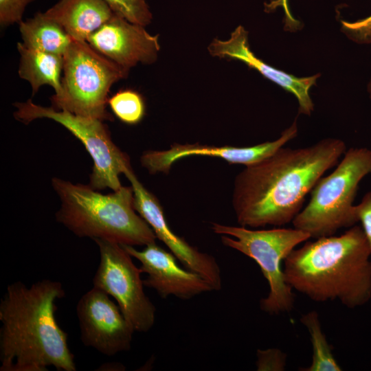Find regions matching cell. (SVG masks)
Wrapping results in <instances>:
<instances>
[{
  "label": "cell",
  "instance_id": "cell-7",
  "mask_svg": "<svg viewBox=\"0 0 371 371\" xmlns=\"http://www.w3.org/2000/svg\"><path fill=\"white\" fill-rule=\"evenodd\" d=\"M61 91L52 98V107L100 120H113L106 110L111 86L126 78L129 70L95 51L86 41L73 38L63 56Z\"/></svg>",
  "mask_w": 371,
  "mask_h": 371
},
{
  "label": "cell",
  "instance_id": "cell-1",
  "mask_svg": "<svg viewBox=\"0 0 371 371\" xmlns=\"http://www.w3.org/2000/svg\"><path fill=\"white\" fill-rule=\"evenodd\" d=\"M346 150L343 140L325 138L305 147L283 146L245 166L234 183L232 206L238 223L257 228L292 223L307 194Z\"/></svg>",
  "mask_w": 371,
  "mask_h": 371
},
{
  "label": "cell",
  "instance_id": "cell-22",
  "mask_svg": "<svg viewBox=\"0 0 371 371\" xmlns=\"http://www.w3.org/2000/svg\"><path fill=\"white\" fill-rule=\"evenodd\" d=\"M286 361V354L278 348L257 350V370L284 371Z\"/></svg>",
  "mask_w": 371,
  "mask_h": 371
},
{
  "label": "cell",
  "instance_id": "cell-16",
  "mask_svg": "<svg viewBox=\"0 0 371 371\" xmlns=\"http://www.w3.org/2000/svg\"><path fill=\"white\" fill-rule=\"evenodd\" d=\"M44 14L75 40L86 41L113 14L104 0H59Z\"/></svg>",
  "mask_w": 371,
  "mask_h": 371
},
{
  "label": "cell",
  "instance_id": "cell-27",
  "mask_svg": "<svg viewBox=\"0 0 371 371\" xmlns=\"http://www.w3.org/2000/svg\"><path fill=\"white\" fill-rule=\"evenodd\" d=\"M368 92L370 93V97L371 98V80H370V82L368 84Z\"/></svg>",
  "mask_w": 371,
  "mask_h": 371
},
{
  "label": "cell",
  "instance_id": "cell-24",
  "mask_svg": "<svg viewBox=\"0 0 371 371\" xmlns=\"http://www.w3.org/2000/svg\"><path fill=\"white\" fill-rule=\"evenodd\" d=\"M342 31L353 41L371 43V16L355 22L341 21Z\"/></svg>",
  "mask_w": 371,
  "mask_h": 371
},
{
  "label": "cell",
  "instance_id": "cell-18",
  "mask_svg": "<svg viewBox=\"0 0 371 371\" xmlns=\"http://www.w3.org/2000/svg\"><path fill=\"white\" fill-rule=\"evenodd\" d=\"M19 25L23 44L43 52L64 56L73 40L60 24L43 12H37Z\"/></svg>",
  "mask_w": 371,
  "mask_h": 371
},
{
  "label": "cell",
  "instance_id": "cell-19",
  "mask_svg": "<svg viewBox=\"0 0 371 371\" xmlns=\"http://www.w3.org/2000/svg\"><path fill=\"white\" fill-rule=\"evenodd\" d=\"M300 322L310 336L312 346V360L309 366L300 368V371H341L342 368L333 354V347L322 330L319 315L315 311L303 314Z\"/></svg>",
  "mask_w": 371,
  "mask_h": 371
},
{
  "label": "cell",
  "instance_id": "cell-14",
  "mask_svg": "<svg viewBox=\"0 0 371 371\" xmlns=\"http://www.w3.org/2000/svg\"><path fill=\"white\" fill-rule=\"evenodd\" d=\"M121 245L141 263V272L148 274L143 280L144 285L155 289L162 298L174 295L183 300L190 299L214 291L205 278L197 273L181 268L177 258L156 243L146 245L142 250L131 245Z\"/></svg>",
  "mask_w": 371,
  "mask_h": 371
},
{
  "label": "cell",
  "instance_id": "cell-4",
  "mask_svg": "<svg viewBox=\"0 0 371 371\" xmlns=\"http://www.w3.org/2000/svg\"><path fill=\"white\" fill-rule=\"evenodd\" d=\"M52 184L61 202L56 220L76 236L131 246L155 243L153 230L134 208L131 186L103 194L89 185L59 178Z\"/></svg>",
  "mask_w": 371,
  "mask_h": 371
},
{
  "label": "cell",
  "instance_id": "cell-25",
  "mask_svg": "<svg viewBox=\"0 0 371 371\" xmlns=\"http://www.w3.org/2000/svg\"><path fill=\"white\" fill-rule=\"evenodd\" d=\"M355 211L371 252V190L365 194L359 203L355 205Z\"/></svg>",
  "mask_w": 371,
  "mask_h": 371
},
{
  "label": "cell",
  "instance_id": "cell-13",
  "mask_svg": "<svg viewBox=\"0 0 371 371\" xmlns=\"http://www.w3.org/2000/svg\"><path fill=\"white\" fill-rule=\"evenodd\" d=\"M297 135V125L295 120L280 136L273 141L266 142L251 146H214L199 144H174L168 150L144 152L140 161L150 174H168L172 165L177 160L193 155L216 157L231 164L248 166L273 154Z\"/></svg>",
  "mask_w": 371,
  "mask_h": 371
},
{
  "label": "cell",
  "instance_id": "cell-6",
  "mask_svg": "<svg viewBox=\"0 0 371 371\" xmlns=\"http://www.w3.org/2000/svg\"><path fill=\"white\" fill-rule=\"evenodd\" d=\"M212 229L221 235L223 244L253 259L267 280L269 291L260 300L262 311L269 315L290 312L294 307L293 289L287 284L282 263L296 246L311 238L297 228L249 229L213 223Z\"/></svg>",
  "mask_w": 371,
  "mask_h": 371
},
{
  "label": "cell",
  "instance_id": "cell-11",
  "mask_svg": "<svg viewBox=\"0 0 371 371\" xmlns=\"http://www.w3.org/2000/svg\"><path fill=\"white\" fill-rule=\"evenodd\" d=\"M124 174L133 188L135 210L150 225L157 238L167 246L186 269L201 276L214 291H219L222 287V279L215 258L200 251L171 229L157 198L139 181L131 166L127 168Z\"/></svg>",
  "mask_w": 371,
  "mask_h": 371
},
{
  "label": "cell",
  "instance_id": "cell-23",
  "mask_svg": "<svg viewBox=\"0 0 371 371\" xmlns=\"http://www.w3.org/2000/svg\"><path fill=\"white\" fill-rule=\"evenodd\" d=\"M34 0H0V24L3 27L19 23L27 5Z\"/></svg>",
  "mask_w": 371,
  "mask_h": 371
},
{
  "label": "cell",
  "instance_id": "cell-21",
  "mask_svg": "<svg viewBox=\"0 0 371 371\" xmlns=\"http://www.w3.org/2000/svg\"><path fill=\"white\" fill-rule=\"evenodd\" d=\"M113 13L142 26L151 23L153 15L146 0H104Z\"/></svg>",
  "mask_w": 371,
  "mask_h": 371
},
{
  "label": "cell",
  "instance_id": "cell-2",
  "mask_svg": "<svg viewBox=\"0 0 371 371\" xmlns=\"http://www.w3.org/2000/svg\"><path fill=\"white\" fill-rule=\"evenodd\" d=\"M65 295L62 284L51 280L8 285L0 303L1 371L76 370L67 334L55 317L56 300Z\"/></svg>",
  "mask_w": 371,
  "mask_h": 371
},
{
  "label": "cell",
  "instance_id": "cell-15",
  "mask_svg": "<svg viewBox=\"0 0 371 371\" xmlns=\"http://www.w3.org/2000/svg\"><path fill=\"white\" fill-rule=\"evenodd\" d=\"M207 49L214 57L236 59L243 62L266 78L293 93L297 99L300 113L309 115L313 111L314 104L309 95V89L315 84L319 75L297 78L263 62L251 51L247 32L243 26H238L228 40L214 39Z\"/></svg>",
  "mask_w": 371,
  "mask_h": 371
},
{
  "label": "cell",
  "instance_id": "cell-26",
  "mask_svg": "<svg viewBox=\"0 0 371 371\" xmlns=\"http://www.w3.org/2000/svg\"><path fill=\"white\" fill-rule=\"evenodd\" d=\"M279 6L282 7L285 12V25L291 30L297 28L299 22L292 16L289 8L288 0H273L269 3L265 4V9L267 12H270Z\"/></svg>",
  "mask_w": 371,
  "mask_h": 371
},
{
  "label": "cell",
  "instance_id": "cell-20",
  "mask_svg": "<svg viewBox=\"0 0 371 371\" xmlns=\"http://www.w3.org/2000/svg\"><path fill=\"white\" fill-rule=\"evenodd\" d=\"M114 115L127 124L139 123L145 114V104L142 97L136 91L121 90L108 100Z\"/></svg>",
  "mask_w": 371,
  "mask_h": 371
},
{
  "label": "cell",
  "instance_id": "cell-3",
  "mask_svg": "<svg viewBox=\"0 0 371 371\" xmlns=\"http://www.w3.org/2000/svg\"><path fill=\"white\" fill-rule=\"evenodd\" d=\"M371 252L361 226L340 236L307 241L284 260L287 284L317 302L338 300L348 308L371 299Z\"/></svg>",
  "mask_w": 371,
  "mask_h": 371
},
{
  "label": "cell",
  "instance_id": "cell-10",
  "mask_svg": "<svg viewBox=\"0 0 371 371\" xmlns=\"http://www.w3.org/2000/svg\"><path fill=\"white\" fill-rule=\"evenodd\" d=\"M76 312L85 346L108 356L131 349L135 330L104 291L93 286L85 293Z\"/></svg>",
  "mask_w": 371,
  "mask_h": 371
},
{
  "label": "cell",
  "instance_id": "cell-12",
  "mask_svg": "<svg viewBox=\"0 0 371 371\" xmlns=\"http://www.w3.org/2000/svg\"><path fill=\"white\" fill-rule=\"evenodd\" d=\"M144 27L113 13L87 42L102 56L130 70L138 63L153 64L157 59L159 36L150 34Z\"/></svg>",
  "mask_w": 371,
  "mask_h": 371
},
{
  "label": "cell",
  "instance_id": "cell-9",
  "mask_svg": "<svg viewBox=\"0 0 371 371\" xmlns=\"http://www.w3.org/2000/svg\"><path fill=\"white\" fill-rule=\"evenodd\" d=\"M93 240L100 256L93 286L115 298L135 331H148L154 324L156 308L144 291L139 268L120 244L100 238Z\"/></svg>",
  "mask_w": 371,
  "mask_h": 371
},
{
  "label": "cell",
  "instance_id": "cell-17",
  "mask_svg": "<svg viewBox=\"0 0 371 371\" xmlns=\"http://www.w3.org/2000/svg\"><path fill=\"white\" fill-rule=\"evenodd\" d=\"M20 54L19 76L32 87L34 95L45 85L53 87L55 94L61 91L63 56L43 52L17 43Z\"/></svg>",
  "mask_w": 371,
  "mask_h": 371
},
{
  "label": "cell",
  "instance_id": "cell-5",
  "mask_svg": "<svg viewBox=\"0 0 371 371\" xmlns=\"http://www.w3.org/2000/svg\"><path fill=\"white\" fill-rule=\"evenodd\" d=\"M368 175L371 149L346 150L335 170L315 184L308 203L293 219V227L316 239L356 225L359 221L354 201L360 181Z\"/></svg>",
  "mask_w": 371,
  "mask_h": 371
},
{
  "label": "cell",
  "instance_id": "cell-8",
  "mask_svg": "<svg viewBox=\"0 0 371 371\" xmlns=\"http://www.w3.org/2000/svg\"><path fill=\"white\" fill-rule=\"evenodd\" d=\"M14 117L25 123L39 118L52 120L71 132L84 145L93 161L89 186L97 190L122 188L120 175L131 167L129 157L111 139L103 121L34 104L32 100L14 104Z\"/></svg>",
  "mask_w": 371,
  "mask_h": 371
}]
</instances>
